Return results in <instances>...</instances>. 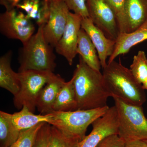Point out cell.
<instances>
[{
	"label": "cell",
	"mask_w": 147,
	"mask_h": 147,
	"mask_svg": "<svg viewBox=\"0 0 147 147\" xmlns=\"http://www.w3.org/2000/svg\"><path fill=\"white\" fill-rule=\"evenodd\" d=\"M65 81L59 74H56L42 88L38 98L36 108L42 115L53 113V106L60 91Z\"/></svg>",
	"instance_id": "cell-14"
},
{
	"label": "cell",
	"mask_w": 147,
	"mask_h": 147,
	"mask_svg": "<svg viewBox=\"0 0 147 147\" xmlns=\"http://www.w3.org/2000/svg\"><path fill=\"white\" fill-rule=\"evenodd\" d=\"M102 75L111 97H116L134 105H142L146 101L145 90L137 82L130 69L115 60L103 68Z\"/></svg>",
	"instance_id": "cell-2"
},
{
	"label": "cell",
	"mask_w": 147,
	"mask_h": 147,
	"mask_svg": "<svg viewBox=\"0 0 147 147\" xmlns=\"http://www.w3.org/2000/svg\"><path fill=\"white\" fill-rule=\"evenodd\" d=\"M51 125L45 123L39 129L33 147H48Z\"/></svg>",
	"instance_id": "cell-27"
},
{
	"label": "cell",
	"mask_w": 147,
	"mask_h": 147,
	"mask_svg": "<svg viewBox=\"0 0 147 147\" xmlns=\"http://www.w3.org/2000/svg\"><path fill=\"white\" fill-rule=\"evenodd\" d=\"M51 114L35 115L26 106H24L19 112L11 114V118L14 126L19 131L26 130L41 123H48Z\"/></svg>",
	"instance_id": "cell-18"
},
{
	"label": "cell",
	"mask_w": 147,
	"mask_h": 147,
	"mask_svg": "<svg viewBox=\"0 0 147 147\" xmlns=\"http://www.w3.org/2000/svg\"><path fill=\"white\" fill-rule=\"evenodd\" d=\"M125 141L118 134H114L105 137L96 147H125Z\"/></svg>",
	"instance_id": "cell-28"
},
{
	"label": "cell",
	"mask_w": 147,
	"mask_h": 147,
	"mask_svg": "<svg viewBox=\"0 0 147 147\" xmlns=\"http://www.w3.org/2000/svg\"><path fill=\"white\" fill-rule=\"evenodd\" d=\"M24 0H0V3L5 7L6 10H11L17 7Z\"/></svg>",
	"instance_id": "cell-29"
},
{
	"label": "cell",
	"mask_w": 147,
	"mask_h": 147,
	"mask_svg": "<svg viewBox=\"0 0 147 147\" xmlns=\"http://www.w3.org/2000/svg\"><path fill=\"white\" fill-rule=\"evenodd\" d=\"M77 103L73 79L65 82L55 101L54 112H69L76 110Z\"/></svg>",
	"instance_id": "cell-20"
},
{
	"label": "cell",
	"mask_w": 147,
	"mask_h": 147,
	"mask_svg": "<svg viewBox=\"0 0 147 147\" xmlns=\"http://www.w3.org/2000/svg\"><path fill=\"white\" fill-rule=\"evenodd\" d=\"M79 139L64 134L51 125L48 147H77Z\"/></svg>",
	"instance_id": "cell-23"
},
{
	"label": "cell",
	"mask_w": 147,
	"mask_h": 147,
	"mask_svg": "<svg viewBox=\"0 0 147 147\" xmlns=\"http://www.w3.org/2000/svg\"><path fill=\"white\" fill-rule=\"evenodd\" d=\"M69 10L82 18L89 17L87 0H63Z\"/></svg>",
	"instance_id": "cell-25"
},
{
	"label": "cell",
	"mask_w": 147,
	"mask_h": 147,
	"mask_svg": "<svg viewBox=\"0 0 147 147\" xmlns=\"http://www.w3.org/2000/svg\"><path fill=\"white\" fill-rule=\"evenodd\" d=\"M45 123H41L32 128L21 131L18 139L10 147H33L38 131Z\"/></svg>",
	"instance_id": "cell-24"
},
{
	"label": "cell",
	"mask_w": 147,
	"mask_h": 147,
	"mask_svg": "<svg viewBox=\"0 0 147 147\" xmlns=\"http://www.w3.org/2000/svg\"><path fill=\"white\" fill-rule=\"evenodd\" d=\"M43 26H38L36 32L23 43L19 53L18 72L28 70L55 71L57 64L54 47L44 37Z\"/></svg>",
	"instance_id": "cell-3"
},
{
	"label": "cell",
	"mask_w": 147,
	"mask_h": 147,
	"mask_svg": "<svg viewBox=\"0 0 147 147\" xmlns=\"http://www.w3.org/2000/svg\"><path fill=\"white\" fill-rule=\"evenodd\" d=\"M72 79L78 110H91L108 106L111 94L105 85L103 75L89 66L79 57Z\"/></svg>",
	"instance_id": "cell-1"
},
{
	"label": "cell",
	"mask_w": 147,
	"mask_h": 147,
	"mask_svg": "<svg viewBox=\"0 0 147 147\" xmlns=\"http://www.w3.org/2000/svg\"><path fill=\"white\" fill-rule=\"evenodd\" d=\"M113 98L118 116L119 136L125 142L147 140V119L142 106Z\"/></svg>",
	"instance_id": "cell-5"
},
{
	"label": "cell",
	"mask_w": 147,
	"mask_h": 147,
	"mask_svg": "<svg viewBox=\"0 0 147 147\" xmlns=\"http://www.w3.org/2000/svg\"><path fill=\"white\" fill-rule=\"evenodd\" d=\"M81 27L91 40L97 51L101 67L102 69L104 68L108 64L107 59L113 55L116 40L106 36L89 17L82 18Z\"/></svg>",
	"instance_id": "cell-12"
},
{
	"label": "cell",
	"mask_w": 147,
	"mask_h": 147,
	"mask_svg": "<svg viewBox=\"0 0 147 147\" xmlns=\"http://www.w3.org/2000/svg\"><path fill=\"white\" fill-rule=\"evenodd\" d=\"M21 131L13 125L11 114L0 111V147H10L18 139Z\"/></svg>",
	"instance_id": "cell-21"
},
{
	"label": "cell",
	"mask_w": 147,
	"mask_h": 147,
	"mask_svg": "<svg viewBox=\"0 0 147 147\" xmlns=\"http://www.w3.org/2000/svg\"><path fill=\"white\" fill-rule=\"evenodd\" d=\"M146 40H147V21L131 32L120 33L116 40L114 52L109 57L108 63L115 60L118 56L128 53L131 47Z\"/></svg>",
	"instance_id": "cell-15"
},
{
	"label": "cell",
	"mask_w": 147,
	"mask_h": 147,
	"mask_svg": "<svg viewBox=\"0 0 147 147\" xmlns=\"http://www.w3.org/2000/svg\"><path fill=\"white\" fill-rule=\"evenodd\" d=\"M147 144V140H145V141H144Z\"/></svg>",
	"instance_id": "cell-32"
},
{
	"label": "cell",
	"mask_w": 147,
	"mask_h": 147,
	"mask_svg": "<svg viewBox=\"0 0 147 147\" xmlns=\"http://www.w3.org/2000/svg\"><path fill=\"white\" fill-rule=\"evenodd\" d=\"M147 21V0H126L120 33L131 32Z\"/></svg>",
	"instance_id": "cell-13"
},
{
	"label": "cell",
	"mask_w": 147,
	"mask_h": 147,
	"mask_svg": "<svg viewBox=\"0 0 147 147\" xmlns=\"http://www.w3.org/2000/svg\"><path fill=\"white\" fill-rule=\"evenodd\" d=\"M16 8L25 11L27 16L34 20L38 26L47 22L49 16L48 0H24Z\"/></svg>",
	"instance_id": "cell-19"
},
{
	"label": "cell",
	"mask_w": 147,
	"mask_h": 147,
	"mask_svg": "<svg viewBox=\"0 0 147 147\" xmlns=\"http://www.w3.org/2000/svg\"><path fill=\"white\" fill-rule=\"evenodd\" d=\"M18 74L20 89L13 97L14 106L20 110L26 106L34 113L40 93L55 74L53 71L36 70H26Z\"/></svg>",
	"instance_id": "cell-6"
},
{
	"label": "cell",
	"mask_w": 147,
	"mask_h": 147,
	"mask_svg": "<svg viewBox=\"0 0 147 147\" xmlns=\"http://www.w3.org/2000/svg\"><path fill=\"white\" fill-rule=\"evenodd\" d=\"M92 129L80 141L77 147H96L105 137L118 133L119 119L115 106L109 108L101 117L92 124Z\"/></svg>",
	"instance_id": "cell-9"
},
{
	"label": "cell",
	"mask_w": 147,
	"mask_h": 147,
	"mask_svg": "<svg viewBox=\"0 0 147 147\" xmlns=\"http://www.w3.org/2000/svg\"><path fill=\"white\" fill-rule=\"evenodd\" d=\"M82 17L69 11L67 22L61 37L55 47L56 52L64 57L71 65L76 57L78 47L79 31Z\"/></svg>",
	"instance_id": "cell-11"
},
{
	"label": "cell",
	"mask_w": 147,
	"mask_h": 147,
	"mask_svg": "<svg viewBox=\"0 0 147 147\" xmlns=\"http://www.w3.org/2000/svg\"><path fill=\"white\" fill-rule=\"evenodd\" d=\"M108 106L91 110L53 112L48 123L70 137L80 141L86 137L87 129L96 119L108 111Z\"/></svg>",
	"instance_id": "cell-4"
},
{
	"label": "cell",
	"mask_w": 147,
	"mask_h": 147,
	"mask_svg": "<svg viewBox=\"0 0 147 147\" xmlns=\"http://www.w3.org/2000/svg\"><path fill=\"white\" fill-rule=\"evenodd\" d=\"M142 86H143V88L144 89L147 90V81L144 83V84H142Z\"/></svg>",
	"instance_id": "cell-31"
},
{
	"label": "cell",
	"mask_w": 147,
	"mask_h": 147,
	"mask_svg": "<svg viewBox=\"0 0 147 147\" xmlns=\"http://www.w3.org/2000/svg\"><path fill=\"white\" fill-rule=\"evenodd\" d=\"M35 30L31 19L15 9L0 15V31L9 39L18 40L23 44L34 34Z\"/></svg>",
	"instance_id": "cell-7"
},
{
	"label": "cell",
	"mask_w": 147,
	"mask_h": 147,
	"mask_svg": "<svg viewBox=\"0 0 147 147\" xmlns=\"http://www.w3.org/2000/svg\"><path fill=\"white\" fill-rule=\"evenodd\" d=\"M125 147H147V144L142 140H135L126 142Z\"/></svg>",
	"instance_id": "cell-30"
},
{
	"label": "cell",
	"mask_w": 147,
	"mask_h": 147,
	"mask_svg": "<svg viewBox=\"0 0 147 147\" xmlns=\"http://www.w3.org/2000/svg\"><path fill=\"white\" fill-rule=\"evenodd\" d=\"M12 52L9 51L0 58V87L16 96L20 89L18 74L11 67Z\"/></svg>",
	"instance_id": "cell-16"
},
{
	"label": "cell",
	"mask_w": 147,
	"mask_h": 147,
	"mask_svg": "<svg viewBox=\"0 0 147 147\" xmlns=\"http://www.w3.org/2000/svg\"><path fill=\"white\" fill-rule=\"evenodd\" d=\"M96 49L88 35L81 28L79 34L77 54L83 61L93 69L100 71L101 66Z\"/></svg>",
	"instance_id": "cell-17"
},
{
	"label": "cell",
	"mask_w": 147,
	"mask_h": 147,
	"mask_svg": "<svg viewBox=\"0 0 147 147\" xmlns=\"http://www.w3.org/2000/svg\"><path fill=\"white\" fill-rule=\"evenodd\" d=\"M49 16L43 33L47 42L56 47L65 28L69 10L63 0H48Z\"/></svg>",
	"instance_id": "cell-8"
},
{
	"label": "cell",
	"mask_w": 147,
	"mask_h": 147,
	"mask_svg": "<svg viewBox=\"0 0 147 147\" xmlns=\"http://www.w3.org/2000/svg\"><path fill=\"white\" fill-rule=\"evenodd\" d=\"M105 1L115 13L119 29L123 21L126 0H105Z\"/></svg>",
	"instance_id": "cell-26"
},
{
	"label": "cell",
	"mask_w": 147,
	"mask_h": 147,
	"mask_svg": "<svg viewBox=\"0 0 147 147\" xmlns=\"http://www.w3.org/2000/svg\"><path fill=\"white\" fill-rule=\"evenodd\" d=\"M89 18L110 39L116 40L120 32L115 15L105 0H87Z\"/></svg>",
	"instance_id": "cell-10"
},
{
	"label": "cell",
	"mask_w": 147,
	"mask_h": 147,
	"mask_svg": "<svg viewBox=\"0 0 147 147\" xmlns=\"http://www.w3.org/2000/svg\"><path fill=\"white\" fill-rule=\"evenodd\" d=\"M130 71L137 82L142 85L147 81V57L144 51L140 50L133 57Z\"/></svg>",
	"instance_id": "cell-22"
}]
</instances>
